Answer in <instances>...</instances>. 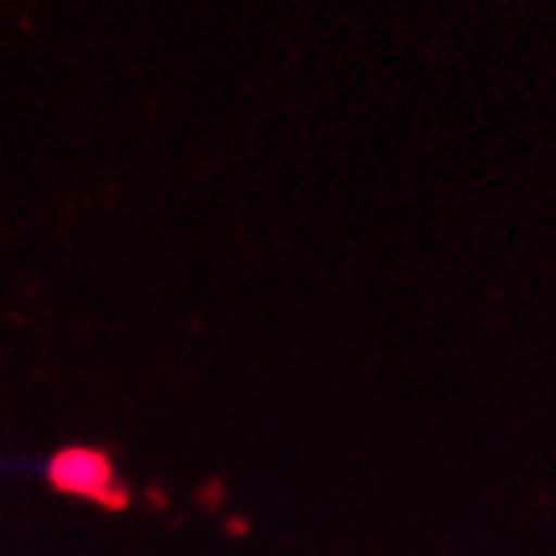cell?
<instances>
[{
	"instance_id": "cell-1",
	"label": "cell",
	"mask_w": 556,
	"mask_h": 556,
	"mask_svg": "<svg viewBox=\"0 0 556 556\" xmlns=\"http://www.w3.org/2000/svg\"><path fill=\"white\" fill-rule=\"evenodd\" d=\"M50 480H54V486L64 493L100 500V503H114L121 496V490L114 483L111 460L100 450H90V446L61 450L54 457V464H50Z\"/></svg>"
}]
</instances>
